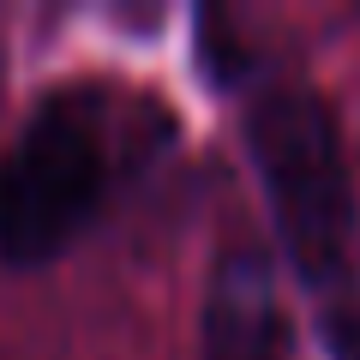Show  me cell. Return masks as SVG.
<instances>
[{"label":"cell","mask_w":360,"mask_h":360,"mask_svg":"<svg viewBox=\"0 0 360 360\" xmlns=\"http://www.w3.org/2000/svg\"><path fill=\"white\" fill-rule=\"evenodd\" d=\"M246 150L295 270L312 288H336L354 246V180L324 96L307 84H264L246 103Z\"/></svg>","instance_id":"1"},{"label":"cell","mask_w":360,"mask_h":360,"mask_svg":"<svg viewBox=\"0 0 360 360\" xmlns=\"http://www.w3.org/2000/svg\"><path fill=\"white\" fill-rule=\"evenodd\" d=\"M108 198V127L84 90H49L0 156V258H60Z\"/></svg>","instance_id":"2"},{"label":"cell","mask_w":360,"mask_h":360,"mask_svg":"<svg viewBox=\"0 0 360 360\" xmlns=\"http://www.w3.org/2000/svg\"><path fill=\"white\" fill-rule=\"evenodd\" d=\"M205 360H288V312L264 252L229 246L205 295Z\"/></svg>","instance_id":"3"}]
</instances>
